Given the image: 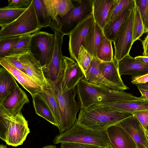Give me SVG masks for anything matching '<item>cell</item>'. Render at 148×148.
<instances>
[{
    "instance_id": "f35d334b",
    "label": "cell",
    "mask_w": 148,
    "mask_h": 148,
    "mask_svg": "<svg viewBox=\"0 0 148 148\" xmlns=\"http://www.w3.org/2000/svg\"><path fill=\"white\" fill-rule=\"evenodd\" d=\"M21 55H12L5 56L4 58L17 69L25 73L24 68L19 60V58Z\"/></svg>"
},
{
    "instance_id": "52a82bcc",
    "label": "cell",
    "mask_w": 148,
    "mask_h": 148,
    "mask_svg": "<svg viewBox=\"0 0 148 148\" xmlns=\"http://www.w3.org/2000/svg\"><path fill=\"white\" fill-rule=\"evenodd\" d=\"M55 36L44 31H38L32 34L31 52L40 62L42 68L47 66L53 54Z\"/></svg>"
},
{
    "instance_id": "1f68e13d",
    "label": "cell",
    "mask_w": 148,
    "mask_h": 148,
    "mask_svg": "<svg viewBox=\"0 0 148 148\" xmlns=\"http://www.w3.org/2000/svg\"><path fill=\"white\" fill-rule=\"evenodd\" d=\"M144 33V29L143 23L138 7L135 2L133 25V44L136 41L139 40Z\"/></svg>"
},
{
    "instance_id": "7dc6e473",
    "label": "cell",
    "mask_w": 148,
    "mask_h": 148,
    "mask_svg": "<svg viewBox=\"0 0 148 148\" xmlns=\"http://www.w3.org/2000/svg\"><path fill=\"white\" fill-rule=\"evenodd\" d=\"M137 59L146 64H148V57L146 56H138L135 57Z\"/></svg>"
},
{
    "instance_id": "277c9868",
    "label": "cell",
    "mask_w": 148,
    "mask_h": 148,
    "mask_svg": "<svg viewBox=\"0 0 148 148\" xmlns=\"http://www.w3.org/2000/svg\"><path fill=\"white\" fill-rule=\"evenodd\" d=\"M74 142L95 146L100 148H110L106 130H97L81 125L76 122L67 130L56 135L54 144Z\"/></svg>"
},
{
    "instance_id": "d6986e66",
    "label": "cell",
    "mask_w": 148,
    "mask_h": 148,
    "mask_svg": "<svg viewBox=\"0 0 148 148\" xmlns=\"http://www.w3.org/2000/svg\"><path fill=\"white\" fill-rule=\"evenodd\" d=\"M101 61L97 58L93 57L90 67L84 75L86 80L90 84L120 91L116 86L108 81L102 75Z\"/></svg>"
},
{
    "instance_id": "8d00e7d4",
    "label": "cell",
    "mask_w": 148,
    "mask_h": 148,
    "mask_svg": "<svg viewBox=\"0 0 148 148\" xmlns=\"http://www.w3.org/2000/svg\"><path fill=\"white\" fill-rule=\"evenodd\" d=\"M32 0H9L6 8L14 9H27L31 4Z\"/></svg>"
},
{
    "instance_id": "f6af8a7d",
    "label": "cell",
    "mask_w": 148,
    "mask_h": 148,
    "mask_svg": "<svg viewBox=\"0 0 148 148\" xmlns=\"http://www.w3.org/2000/svg\"><path fill=\"white\" fill-rule=\"evenodd\" d=\"M144 33L148 32V0L146 12L143 23Z\"/></svg>"
},
{
    "instance_id": "7402d4cb",
    "label": "cell",
    "mask_w": 148,
    "mask_h": 148,
    "mask_svg": "<svg viewBox=\"0 0 148 148\" xmlns=\"http://www.w3.org/2000/svg\"><path fill=\"white\" fill-rule=\"evenodd\" d=\"M116 0H92V15L95 22L103 30L110 10Z\"/></svg>"
},
{
    "instance_id": "ee69618b",
    "label": "cell",
    "mask_w": 148,
    "mask_h": 148,
    "mask_svg": "<svg viewBox=\"0 0 148 148\" xmlns=\"http://www.w3.org/2000/svg\"><path fill=\"white\" fill-rule=\"evenodd\" d=\"M147 33L144 39L141 41L143 50L142 54L144 56L148 54V32Z\"/></svg>"
},
{
    "instance_id": "6da1fadb",
    "label": "cell",
    "mask_w": 148,
    "mask_h": 148,
    "mask_svg": "<svg viewBox=\"0 0 148 148\" xmlns=\"http://www.w3.org/2000/svg\"><path fill=\"white\" fill-rule=\"evenodd\" d=\"M77 98L80 109L95 104L102 105L142 99L132 94L88 83L82 78L76 86Z\"/></svg>"
},
{
    "instance_id": "2e32d148",
    "label": "cell",
    "mask_w": 148,
    "mask_h": 148,
    "mask_svg": "<svg viewBox=\"0 0 148 148\" xmlns=\"http://www.w3.org/2000/svg\"><path fill=\"white\" fill-rule=\"evenodd\" d=\"M110 148H137L136 145L129 134L116 125L106 130Z\"/></svg>"
},
{
    "instance_id": "ba28073f",
    "label": "cell",
    "mask_w": 148,
    "mask_h": 148,
    "mask_svg": "<svg viewBox=\"0 0 148 148\" xmlns=\"http://www.w3.org/2000/svg\"><path fill=\"white\" fill-rule=\"evenodd\" d=\"M92 1L75 0L74 7L65 16L59 18L62 24L60 34L63 36L69 35L79 23L92 14Z\"/></svg>"
},
{
    "instance_id": "3957f363",
    "label": "cell",
    "mask_w": 148,
    "mask_h": 148,
    "mask_svg": "<svg viewBox=\"0 0 148 148\" xmlns=\"http://www.w3.org/2000/svg\"><path fill=\"white\" fill-rule=\"evenodd\" d=\"M30 130L21 112L10 114L0 108V138L8 145H22Z\"/></svg>"
},
{
    "instance_id": "5b68a950",
    "label": "cell",
    "mask_w": 148,
    "mask_h": 148,
    "mask_svg": "<svg viewBox=\"0 0 148 148\" xmlns=\"http://www.w3.org/2000/svg\"><path fill=\"white\" fill-rule=\"evenodd\" d=\"M41 29L32 0L29 7L17 19L1 27L0 38L32 34Z\"/></svg>"
},
{
    "instance_id": "4316f807",
    "label": "cell",
    "mask_w": 148,
    "mask_h": 148,
    "mask_svg": "<svg viewBox=\"0 0 148 148\" xmlns=\"http://www.w3.org/2000/svg\"><path fill=\"white\" fill-rule=\"evenodd\" d=\"M14 77L2 66L0 68V103L18 86Z\"/></svg>"
},
{
    "instance_id": "f907efd6",
    "label": "cell",
    "mask_w": 148,
    "mask_h": 148,
    "mask_svg": "<svg viewBox=\"0 0 148 148\" xmlns=\"http://www.w3.org/2000/svg\"><path fill=\"white\" fill-rule=\"evenodd\" d=\"M0 148H8L7 146L6 145H3L1 144L0 145Z\"/></svg>"
},
{
    "instance_id": "83f0119b",
    "label": "cell",
    "mask_w": 148,
    "mask_h": 148,
    "mask_svg": "<svg viewBox=\"0 0 148 148\" xmlns=\"http://www.w3.org/2000/svg\"><path fill=\"white\" fill-rule=\"evenodd\" d=\"M26 10L8 8L4 7L0 8V26L6 25L17 19Z\"/></svg>"
},
{
    "instance_id": "5bb4252c",
    "label": "cell",
    "mask_w": 148,
    "mask_h": 148,
    "mask_svg": "<svg viewBox=\"0 0 148 148\" xmlns=\"http://www.w3.org/2000/svg\"><path fill=\"white\" fill-rule=\"evenodd\" d=\"M116 125L129 134L135 142L137 148H148V138L145 130L136 116L133 115Z\"/></svg>"
},
{
    "instance_id": "f1b7e54d",
    "label": "cell",
    "mask_w": 148,
    "mask_h": 148,
    "mask_svg": "<svg viewBox=\"0 0 148 148\" xmlns=\"http://www.w3.org/2000/svg\"><path fill=\"white\" fill-rule=\"evenodd\" d=\"M15 78L32 97L43 91V87L25 73Z\"/></svg>"
},
{
    "instance_id": "4fadbf2b",
    "label": "cell",
    "mask_w": 148,
    "mask_h": 148,
    "mask_svg": "<svg viewBox=\"0 0 148 148\" xmlns=\"http://www.w3.org/2000/svg\"><path fill=\"white\" fill-rule=\"evenodd\" d=\"M94 23L92 14L79 23L69 35V50L71 58L77 62L80 47Z\"/></svg>"
},
{
    "instance_id": "603a6c76",
    "label": "cell",
    "mask_w": 148,
    "mask_h": 148,
    "mask_svg": "<svg viewBox=\"0 0 148 148\" xmlns=\"http://www.w3.org/2000/svg\"><path fill=\"white\" fill-rule=\"evenodd\" d=\"M104 36L103 30L95 22L90 31L85 38L82 45L93 57L97 58V49Z\"/></svg>"
},
{
    "instance_id": "74e56055",
    "label": "cell",
    "mask_w": 148,
    "mask_h": 148,
    "mask_svg": "<svg viewBox=\"0 0 148 148\" xmlns=\"http://www.w3.org/2000/svg\"><path fill=\"white\" fill-rule=\"evenodd\" d=\"M0 64L2 66L9 71L14 78L25 73L17 69L3 58H0Z\"/></svg>"
},
{
    "instance_id": "d4e9b609",
    "label": "cell",
    "mask_w": 148,
    "mask_h": 148,
    "mask_svg": "<svg viewBox=\"0 0 148 148\" xmlns=\"http://www.w3.org/2000/svg\"><path fill=\"white\" fill-rule=\"evenodd\" d=\"M42 89V94L54 117L57 127L58 128L60 124L61 117L57 95L54 89L49 83L47 86L43 87Z\"/></svg>"
},
{
    "instance_id": "44dd1931",
    "label": "cell",
    "mask_w": 148,
    "mask_h": 148,
    "mask_svg": "<svg viewBox=\"0 0 148 148\" xmlns=\"http://www.w3.org/2000/svg\"><path fill=\"white\" fill-rule=\"evenodd\" d=\"M135 4L133 0L127 7L114 20L106 24L103 31L104 35L113 42L121 28L129 18Z\"/></svg>"
},
{
    "instance_id": "8fae6325",
    "label": "cell",
    "mask_w": 148,
    "mask_h": 148,
    "mask_svg": "<svg viewBox=\"0 0 148 148\" xmlns=\"http://www.w3.org/2000/svg\"><path fill=\"white\" fill-rule=\"evenodd\" d=\"M40 27H49L60 33L62 24L52 0H33Z\"/></svg>"
},
{
    "instance_id": "30bf717a",
    "label": "cell",
    "mask_w": 148,
    "mask_h": 148,
    "mask_svg": "<svg viewBox=\"0 0 148 148\" xmlns=\"http://www.w3.org/2000/svg\"><path fill=\"white\" fill-rule=\"evenodd\" d=\"M134 7L135 5L129 18L121 28L113 42L114 49L113 58L118 63L125 57L130 55L133 44V25Z\"/></svg>"
},
{
    "instance_id": "d6a6232c",
    "label": "cell",
    "mask_w": 148,
    "mask_h": 148,
    "mask_svg": "<svg viewBox=\"0 0 148 148\" xmlns=\"http://www.w3.org/2000/svg\"><path fill=\"white\" fill-rule=\"evenodd\" d=\"M132 0H116L110 10L106 24L114 20L127 7Z\"/></svg>"
},
{
    "instance_id": "db71d44e",
    "label": "cell",
    "mask_w": 148,
    "mask_h": 148,
    "mask_svg": "<svg viewBox=\"0 0 148 148\" xmlns=\"http://www.w3.org/2000/svg\"></svg>"
},
{
    "instance_id": "816d5d0a",
    "label": "cell",
    "mask_w": 148,
    "mask_h": 148,
    "mask_svg": "<svg viewBox=\"0 0 148 148\" xmlns=\"http://www.w3.org/2000/svg\"><path fill=\"white\" fill-rule=\"evenodd\" d=\"M146 56H147L148 57V54Z\"/></svg>"
},
{
    "instance_id": "ffe728a7",
    "label": "cell",
    "mask_w": 148,
    "mask_h": 148,
    "mask_svg": "<svg viewBox=\"0 0 148 148\" xmlns=\"http://www.w3.org/2000/svg\"><path fill=\"white\" fill-rule=\"evenodd\" d=\"M101 71L104 78L116 86L120 91H124L129 88L123 83L119 69V63L114 58L110 62L101 61Z\"/></svg>"
},
{
    "instance_id": "7c38bea8",
    "label": "cell",
    "mask_w": 148,
    "mask_h": 148,
    "mask_svg": "<svg viewBox=\"0 0 148 148\" xmlns=\"http://www.w3.org/2000/svg\"><path fill=\"white\" fill-rule=\"evenodd\" d=\"M55 42L52 59L49 64L42 68L45 78L51 85L57 83L61 72L63 55L61 50L63 35L56 31H54Z\"/></svg>"
},
{
    "instance_id": "ab89813d",
    "label": "cell",
    "mask_w": 148,
    "mask_h": 148,
    "mask_svg": "<svg viewBox=\"0 0 148 148\" xmlns=\"http://www.w3.org/2000/svg\"><path fill=\"white\" fill-rule=\"evenodd\" d=\"M132 114L136 117L145 131L148 123V111H136Z\"/></svg>"
},
{
    "instance_id": "8992f818",
    "label": "cell",
    "mask_w": 148,
    "mask_h": 148,
    "mask_svg": "<svg viewBox=\"0 0 148 148\" xmlns=\"http://www.w3.org/2000/svg\"><path fill=\"white\" fill-rule=\"evenodd\" d=\"M57 95L60 110L61 121L58 128L60 133L71 128L76 121L77 114L80 107L75 100L76 87L63 93L57 85H51Z\"/></svg>"
},
{
    "instance_id": "484cf974",
    "label": "cell",
    "mask_w": 148,
    "mask_h": 148,
    "mask_svg": "<svg viewBox=\"0 0 148 148\" xmlns=\"http://www.w3.org/2000/svg\"><path fill=\"white\" fill-rule=\"evenodd\" d=\"M42 92L32 97L36 113L57 127L54 117Z\"/></svg>"
},
{
    "instance_id": "d590c367",
    "label": "cell",
    "mask_w": 148,
    "mask_h": 148,
    "mask_svg": "<svg viewBox=\"0 0 148 148\" xmlns=\"http://www.w3.org/2000/svg\"><path fill=\"white\" fill-rule=\"evenodd\" d=\"M57 15L59 17L65 16L71 9L74 7L72 0H53Z\"/></svg>"
},
{
    "instance_id": "e575fe53",
    "label": "cell",
    "mask_w": 148,
    "mask_h": 148,
    "mask_svg": "<svg viewBox=\"0 0 148 148\" xmlns=\"http://www.w3.org/2000/svg\"><path fill=\"white\" fill-rule=\"evenodd\" d=\"M20 36L0 38V58H3L18 43Z\"/></svg>"
},
{
    "instance_id": "f546056e",
    "label": "cell",
    "mask_w": 148,
    "mask_h": 148,
    "mask_svg": "<svg viewBox=\"0 0 148 148\" xmlns=\"http://www.w3.org/2000/svg\"><path fill=\"white\" fill-rule=\"evenodd\" d=\"M112 42L104 35L97 52V58L103 62H110L113 59Z\"/></svg>"
},
{
    "instance_id": "9c48e42d",
    "label": "cell",
    "mask_w": 148,
    "mask_h": 148,
    "mask_svg": "<svg viewBox=\"0 0 148 148\" xmlns=\"http://www.w3.org/2000/svg\"><path fill=\"white\" fill-rule=\"evenodd\" d=\"M84 74L78 63L71 58L63 56L62 67L56 84L61 93L75 88Z\"/></svg>"
},
{
    "instance_id": "b9f144b4",
    "label": "cell",
    "mask_w": 148,
    "mask_h": 148,
    "mask_svg": "<svg viewBox=\"0 0 148 148\" xmlns=\"http://www.w3.org/2000/svg\"><path fill=\"white\" fill-rule=\"evenodd\" d=\"M135 1L143 23L147 10L148 0H135Z\"/></svg>"
},
{
    "instance_id": "60d3db41",
    "label": "cell",
    "mask_w": 148,
    "mask_h": 148,
    "mask_svg": "<svg viewBox=\"0 0 148 148\" xmlns=\"http://www.w3.org/2000/svg\"><path fill=\"white\" fill-rule=\"evenodd\" d=\"M60 148H100L89 144L74 142H64L61 143Z\"/></svg>"
},
{
    "instance_id": "ac0fdd59",
    "label": "cell",
    "mask_w": 148,
    "mask_h": 148,
    "mask_svg": "<svg viewBox=\"0 0 148 148\" xmlns=\"http://www.w3.org/2000/svg\"><path fill=\"white\" fill-rule=\"evenodd\" d=\"M119 69L121 76L128 75L136 77L148 73V64L129 55L119 62Z\"/></svg>"
},
{
    "instance_id": "f5cc1de1",
    "label": "cell",
    "mask_w": 148,
    "mask_h": 148,
    "mask_svg": "<svg viewBox=\"0 0 148 148\" xmlns=\"http://www.w3.org/2000/svg\"><path fill=\"white\" fill-rule=\"evenodd\" d=\"M147 83L148 84V82H147Z\"/></svg>"
},
{
    "instance_id": "e0dca14e",
    "label": "cell",
    "mask_w": 148,
    "mask_h": 148,
    "mask_svg": "<svg viewBox=\"0 0 148 148\" xmlns=\"http://www.w3.org/2000/svg\"><path fill=\"white\" fill-rule=\"evenodd\" d=\"M29 102L27 96L18 86L0 103V108L8 114H16L21 112L24 106Z\"/></svg>"
},
{
    "instance_id": "c3c4849f",
    "label": "cell",
    "mask_w": 148,
    "mask_h": 148,
    "mask_svg": "<svg viewBox=\"0 0 148 148\" xmlns=\"http://www.w3.org/2000/svg\"><path fill=\"white\" fill-rule=\"evenodd\" d=\"M42 148H57L56 146L52 145H49L43 147Z\"/></svg>"
},
{
    "instance_id": "7a4b0ae2",
    "label": "cell",
    "mask_w": 148,
    "mask_h": 148,
    "mask_svg": "<svg viewBox=\"0 0 148 148\" xmlns=\"http://www.w3.org/2000/svg\"><path fill=\"white\" fill-rule=\"evenodd\" d=\"M133 115L103 105L95 104L80 109L76 122L91 129L106 130Z\"/></svg>"
},
{
    "instance_id": "7bdbcfd3",
    "label": "cell",
    "mask_w": 148,
    "mask_h": 148,
    "mask_svg": "<svg viewBox=\"0 0 148 148\" xmlns=\"http://www.w3.org/2000/svg\"><path fill=\"white\" fill-rule=\"evenodd\" d=\"M148 82V73L144 75L136 77H132L131 82L132 84L136 85L145 84Z\"/></svg>"
},
{
    "instance_id": "4dcf8cb0",
    "label": "cell",
    "mask_w": 148,
    "mask_h": 148,
    "mask_svg": "<svg viewBox=\"0 0 148 148\" xmlns=\"http://www.w3.org/2000/svg\"><path fill=\"white\" fill-rule=\"evenodd\" d=\"M32 34L21 36L17 44L9 51L6 56L12 55H22L31 52L30 45Z\"/></svg>"
},
{
    "instance_id": "bcb514c9",
    "label": "cell",
    "mask_w": 148,
    "mask_h": 148,
    "mask_svg": "<svg viewBox=\"0 0 148 148\" xmlns=\"http://www.w3.org/2000/svg\"><path fill=\"white\" fill-rule=\"evenodd\" d=\"M141 94V97L143 98L148 100V90L143 88L139 87H137Z\"/></svg>"
},
{
    "instance_id": "836d02e7",
    "label": "cell",
    "mask_w": 148,
    "mask_h": 148,
    "mask_svg": "<svg viewBox=\"0 0 148 148\" xmlns=\"http://www.w3.org/2000/svg\"><path fill=\"white\" fill-rule=\"evenodd\" d=\"M93 57L82 45L80 47L77 62L84 75L90 67Z\"/></svg>"
},
{
    "instance_id": "681fc988",
    "label": "cell",
    "mask_w": 148,
    "mask_h": 148,
    "mask_svg": "<svg viewBox=\"0 0 148 148\" xmlns=\"http://www.w3.org/2000/svg\"><path fill=\"white\" fill-rule=\"evenodd\" d=\"M145 133L146 136H147V138H148V123L146 130H145Z\"/></svg>"
},
{
    "instance_id": "9a60e30c",
    "label": "cell",
    "mask_w": 148,
    "mask_h": 148,
    "mask_svg": "<svg viewBox=\"0 0 148 148\" xmlns=\"http://www.w3.org/2000/svg\"><path fill=\"white\" fill-rule=\"evenodd\" d=\"M19 60L26 74L42 87L47 86L49 83L45 77L42 66L31 52L21 55Z\"/></svg>"
},
{
    "instance_id": "cb8c5ba5",
    "label": "cell",
    "mask_w": 148,
    "mask_h": 148,
    "mask_svg": "<svg viewBox=\"0 0 148 148\" xmlns=\"http://www.w3.org/2000/svg\"><path fill=\"white\" fill-rule=\"evenodd\" d=\"M118 111L132 113L140 111H148V100L143 99L102 105Z\"/></svg>"
}]
</instances>
